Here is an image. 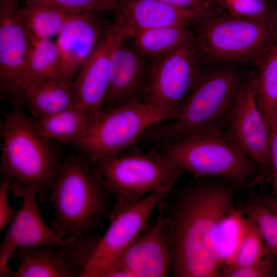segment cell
Wrapping results in <instances>:
<instances>
[{
    "mask_svg": "<svg viewBox=\"0 0 277 277\" xmlns=\"http://www.w3.org/2000/svg\"><path fill=\"white\" fill-rule=\"evenodd\" d=\"M234 208L233 192L225 185H197L184 195L168 217L173 276H222L214 236L220 221Z\"/></svg>",
    "mask_w": 277,
    "mask_h": 277,
    "instance_id": "obj_1",
    "label": "cell"
},
{
    "mask_svg": "<svg viewBox=\"0 0 277 277\" xmlns=\"http://www.w3.org/2000/svg\"><path fill=\"white\" fill-rule=\"evenodd\" d=\"M112 197L94 164L82 155L63 159L48 198L54 210L51 226L65 240L97 236Z\"/></svg>",
    "mask_w": 277,
    "mask_h": 277,
    "instance_id": "obj_2",
    "label": "cell"
},
{
    "mask_svg": "<svg viewBox=\"0 0 277 277\" xmlns=\"http://www.w3.org/2000/svg\"><path fill=\"white\" fill-rule=\"evenodd\" d=\"M1 172L35 189L41 203L48 200L63 159L52 141L42 135L34 118L12 107L0 122Z\"/></svg>",
    "mask_w": 277,
    "mask_h": 277,
    "instance_id": "obj_3",
    "label": "cell"
},
{
    "mask_svg": "<svg viewBox=\"0 0 277 277\" xmlns=\"http://www.w3.org/2000/svg\"><path fill=\"white\" fill-rule=\"evenodd\" d=\"M195 43L209 62L258 65L277 43V13L266 17L207 16L197 21Z\"/></svg>",
    "mask_w": 277,
    "mask_h": 277,
    "instance_id": "obj_4",
    "label": "cell"
},
{
    "mask_svg": "<svg viewBox=\"0 0 277 277\" xmlns=\"http://www.w3.org/2000/svg\"><path fill=\"white\" fill-rule=\"evenodd\" d=\"M176 117L168 109L142 102L100 110L74 146L95 165L121 154L150 126Z\"/></svg>",
    "mask_w": 277,
    "mask_h": 277,
    "instance_id": "obj_5",
    "label": "cell"
},
{
    "mask_svg": "<svg viewBox=\"0 0 277 277\" xmlns=\"http://www.w3.org/2000/svg\"><path fill=\"white\" fill-rule=\"evenodd\" d=\"M162 154L175 167L196 177L219 175L243 183L254 172V162L219 127L171 142Z\"/></svg>",
    "mask_w": 277,
    "mask_h": 277,
    "instance_id": "obj_6",
    "label": "cell"
},
{
    "mask_svg": "<svg viewBox=\"0 0 277 277\" xmlns=\"http://www.w3.org/2000/svg\"><path fill=\"white\" fill-rule=\"evenodd\" d=\"M237 69L221 68L202 73L166 133L172 142L219 127L227 116L244 81Z\"/></svg>",
    "mask_w": 277,
    "mask_h": 277,
    "instance_id": "obj_7",
    "label": "cell"
},
{
    "mask_svg": "<svg viewBox=\"0 0 277 277\" xmlns=\"http://www.w3.org/2000/svg\"><path fill=\"white\" fill-rule=\"evenodd\" d=\"M95 165L113 197L125 202H136L158 189L171 191L186 173L155 152L121 153Z\"/></svg>",
    "mask_w": 277,
    "mask_h": 277,
    "instance_id": "obj_8",
    "label": "cell"
},
{
    "mask_svg": "<svg viewBox=\"0 0 277 277\" xmlns=\"http://www.w3.org/2000/svg\"><path fill=\"white\" fill-rule=\"evenodd\" d=\"M170 192L161 188L136 202L116 201L109 217V226L99 240L81 277H103L123 252L147 228L151 213Z\"/></svg>",
    "mask_w": 277,
    "mask_h": 277,
    "instance_id": "obj_9",
    "label": "cell"
},
{
    "mask_svg": "<svg viewBox=\"0 0 277 277\" xmlns=\"http://www.w3.org/2000/svg\"><path fill=\"white\" fill-rule=\"evenodd\" d=\"M197 53L194 39L153 58L143 102L168 109L177 117L201 73Z\"/></svg>",
    "mask_w": 277,
    "mask_h": 277,
    "instance_id": "obj_10",
    "label": "cell"
},
{
    "mask_svg": "<svg viewBox=\"0 0 277 277\" xmlns=\"http://www.w3.org/2000/svg\"><path fill=\"white\" fill-rule=\"evenodd\" d=\"M254 73L244 81L227 118L225 133L229 139L258 167L251 185L271 177L269 129L258 106Z\"/></svg>",
    "mask_w": 277,
    "mask_h": 277,
    "instance_id": "obj_11",
    "label": "cell"
},
{
    "mask_svg": "<svg viewBox=\"0 0 277 277\" xmlns=\"http://www.w3.org/2000/svg\"><path fill=\"white\" fill-rule=\"evenodd\" d=\"M32 35L13 0H0V92L12 107H24L25 72Z\"/></svg>",
    "mask_w": 277,
    "mask_h": 277,
    "instance_id": "obj_12",
    "label": "cell"
},
{
    "mask_svg": "<svg viewBox=\"0 0 277 277\" xmlns=\"http://www.w3.org/2000/svg\"><path fill=\"white\" fill-rule=\"evenodd\" d=\"M10 191L21 198L22 203L0 244L1 277L13 276L14 271L11 269L9 261L14 258L17 249L64 244L69 241L63 239L44 221L37 206L38 194L35 189L12 180Z\"/></svg>",
    "mask_w": 277,
    "mask_h": 277,
    "instance_id": "obj_13",
    "label": "cell"
},
{
    "mask_svg": "<svg viewBox=\"0 0 277 277\" xmlns=\"http://www.w3.org/2000/svg\"><path fill=\"white\" fill-rule=\"evenodd\" d=\"M163 202L152 224L123 252L103 277H165L170 270L168 217L163 213Z\"/></svg>",
    "mask_w": 277,
    "mask_h": 277,
    "instance_id": "obj_14",
    "label": "cell"
},
{
    "mask_svg": "<svg viewBox=\"0 0 277 277\" xmlns=\"http://www.w3.org/2000/svg\"><path fill=\"white\" fill-rule=\"evenodd\" d=\"M125 37L114 19L72 82L75 106L93 117L106 96L113 54Z\"/></svg>",
    "mask_w": 277,
    "mask_h": 277,
    "instance_id": "obj_15",
    "label": "cell"
},
{
    "mask_svg": "<svg viewBox=\"0 0 277 277\" xmlns=\"http://www.w3.org/2000/svg\"><path fill=\"white\" fill-rule=\"evenodd\" d=\"M112 23L99 13H69L56 40L60 53L58 78L72 83Z\"/></svg>",
    "mask_w": 277,
    "mask_h": 277,
    "instance_id": "obj_16",
    "label": "cell"
},
{
    "mask_svg": "<svg viewBox=\"0 0 277 277\" xmlns=\"http://www.w3.org/2000/svg\"><path fill=\"white\" fill-rule=\"evenodd\" d=\"M125 37L111 60L108 87L100 110L138 102H143L149 70L145 58Z\"/></svg>",
    "mask_w": 277,
    "mask_h": 277,
    "instance_id": "obj_17",
    "label": "cell"
},
{
    "mask_svg": "<svg viewBox=\"0 0 277 277\" xmlns=\"http://www.w3.org/2000/svg\"><path fill=\"white\" fill-rule=\"evenodd\" d=\"M14 258L18 262L14 277H80L84 268L80 246L74 240L64 244L19 248Z\"/></svg>",
    "mask_w": 277,
    "mask_h": 277,
    "instance_id": "obj_18",
    "label": "cell"
},
{
    "mask_svg": "<svg viewBox=\"0 0 277 277\" xmlns=\"http://www.w3.org/2000/svg\"><path fill=\"white\" fill-rule=\"evenodd\" d=\"M117 3L115 19L125 37L140 30L188 24L209 16L196 10L160 0H117Z\"/></svg>",
    "mask_w": 277,
    "mask_h": 277,
    "instance_id": "obj_19",
    "label": "cell"
},
{
    "mask_svg": "<svg viewBox=\"0 0 277 277\" xmlns=\"http://www.w3.org/2000/svg\"><path fill=\"white\" fill-rule=\"evenodd\" d=\"M24 106L33 117L49 116L75 106L72 83L47 78L28 85L24 92Z\"/></svg>",
    "mask_w": 277,
    "mask_h": 277,
    "instance_id": "obj_20",
    "label": "cell"
},
{
    "mask_svg": "<svg viewBox=\"0 0 277 277\" xmlns=\"http://www.w3.org/2000/svg\"><path fill=\"white\" fill-rule=\"evenodd\" d=\"M128 37L141 56L153 58L195 39L188 24L140 30Z\"/></svg>",
    "mask_w": 277,
    "mask_h": 277,
    "instance_id": "obj_21",
    "label": "cell"
},
{
    "mask_svg": "<svg viewBox=\"0 0 277 277\" xmlns=\"http://www.w3.org/2000/svg\"><path fill=\"white\" fill-rule=\"evenodd\" d=\"M91 118L84 109L74 107L49 116L34 118V122L38 132L46 138L74 145Z\"/></svg>",
    "mask_w": 277,
    "mask_h": 277,
    "instance_id": "obj_22",
    "label": "cell"
},
{
    "mask_svg": "<svg viewBox=\"0 0 277 277\" xmlns=\"http://www.w3.org/2000/svg\"><path fill=\"white\" fill-rule=\"evenodd\" d=\"M247 225V218L234 208L219 222L214 236V247L222 276L232 267L242 245Z\"/></svg>",
    "mask_w": 277,
    "mask_h": 277,
    "instance_id": "obj_23",
    "label": "cell"
},
{
    "mask_svg": "<svg viewBox=\"0 0 277 277\" xmlns=\"http://www.w3.org/2000/svg\"><path fill=\"white\" fill-rule=\"evenodd\" d=\"M18 11L30 34L42 39L57 35L70 13L45 0H25Z\"/></svg>",
    "mask_w": 277,
    "mask_h": 277,
    "instance_id": "obj_24",
    "label": "cell"
},
{
    "mask_svg": "<svg viewBox=\"0 0 277 277\" xmlns=\"http://www.w3.org/2000/svg\"><path fill=\"white\" fill-rule=\"evenodd\" d=\"M60 63V53L56 41L32 36L25 67V90L32 83L58 78Z\"/></svg>",
    "mask_w": 277,
    "mask_h": 277,
    "instance_id": "obj_25",
    "label": "cell"
},
{
    "mask_svg": "<svg viewBox=\"0 0 277 277\" xmlns=\"http://www.w3.org/2000/svg\"><path fill=\"white\" fill-rule=\"evenodd\" d=\"M254 74L257 103L267 123L277 109V43L263 57Z\"/></svg>",
    "mask_w": 277,
    "mask_h": 277,
    "instance_id": "obj_26",
    "label": "cell"
},
{
    "mask_svg": "<svg viewBox=\"0 0 277 277\" xmlns=\"http://www.w3.org/2000/svg\"><path fill=\"white\" fill-rule=\"evenodd\" d=\"M247 217V228L242 245L229 271L255 263L272 253L255 223Z\"/></svg>",
    "mask_w": 277,
    "mask_h": 277,
    "instance_id": "obj_27",
    "label": "cell"
},
{
    "mask_svg": "<svg viewBox=\"0 0 277 277\" xmlns=\"http://www.w3.org/2000/svg\"><path fill=\"white\" fill-rule=\"evenodd\" d=\"M244 212L258 227L267 247L277 259V212L264 203H251Z\"/></svg>",
    "mask_w": 277,
    "mask_h": 277,
    "instance_id": "obj_28",
    "label": "cell"
},
{
    "mask_svg": "<svg viewBox=\"0 0 277 277\" xmlns=\"http://www.w3.org/2000/svg\"><path fill=\"white\" fill-rule=\"evenodd\" d=\"M229 13L236 18H255L271 16L277 8L268 0H217Z\"/></svg>",
    "mask_w": 277,
    "mask_h": 277,
    "instance_id": "obj_29",
    "label": "cell"
},
{
    "mask_svg": "<svg viewBox=\"0 0 277 277\" xmlns=\"http://www.w3.org/2000/svg\"><path fill=\"white\" fill-rule=\"evenodd\" d=\"M70 13L116 11L117 0H45Z\"/></svg>",
    "mask_w": 277,
    "mask_h": 277,
    "instance_id": "obj_30",
    "label": "cell"
},
{
    "mask_svg": "<svg viewBox=\"0 0 277 277\" xmlns=\"http://www.w3.org/2000/svg\"><path fill=\"white\" fill-rule=\"evenodd\" d=\"M275 256L270 253L258 262L238 268L225 273L226 277H272L276 276L277 268Z\"/></svg>",
    "mask_w": 277,
    "mask_h": 277,
    "instance_id": "obj_31",
    "label": "cell"
},
{
    "mask_svg": "<svg viewBox=\"0 0 277 277\" xmlns=\"http://www.w3.org/2000/svg\"><path fill=\"white\" fill-rule=\"evenodd\" d=\"M168 4L190 8L203 12L208 16L223 15L224 9L217 0H160Z\"/></svg>",
    "mask_w": 277,
    "mask_h": 277,
    "instance_id": "obj_32",
    "label": "cell"
},
{
    "mask_svg": "<svg viewBox=\"0 0 277 277\" xmlns=\"http://www.w3.org/2000/svg\"><path fill=\"white\" fill-rule=\"evenodd\" d=\"M12 179L2 176L0 182V231L8 226L15 217L17 210L12 208L8 199Z\"/></svg>",
    "mask_w": 277,
    "mask_h": 277,
    "instance_id": "obj_33",
    "label": "cell"
},
{
    "mask_svg": "<svg viewBox=\"0 0 277 277\" xmlns=\"http://www.w3.org/2000/svg\"><path fill=\"white\" fill-rule=\"evenodd\" d=\"M267 125L269 133V150L272 168L270 179L274 193L277 195V109L270 115Z\"/></svg>",
    "mask_w": 277,
    "mask_h": 277,
    "instance_id": "obj_34",
    "label": "cell"
},
{
    "mask_svg": "<svg viewBox=\"0 0 277 277\" xmlns=\"http://www.w3.org/2000/svg\"><path fill=\"white\" fill-rule=\"evenodd\" d=\"M263 203L272 210L277 212V200L273 199H265Z\"/></svg>",
    "mask_w": 277,
    "mask_h": 277,
    "instance_id": "obj_35",
    "label": "cell"
},
{
    "mask_svg": "<svg viewBox=\"0 0 277 277\" xmlns=\"http://www.w3.org/2000/svg\"><path fill=\"white\" fill-rule=\"evenodd\" d=\"M276 276H277V274H276Z\"/></svg>",
    "mask_w": 277,
    "mask_h": 277,
    "instance_id": "obj_36",
    "label": "cell"
}]
</instances>
